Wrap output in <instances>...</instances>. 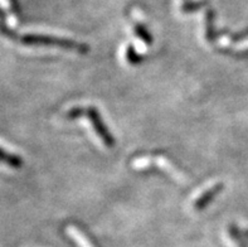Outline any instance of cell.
Masks as SVG:
<instances>
[{
	"instance_id": "cell-8",
	"label": "cell",
	"mask_w": 248,
	"mask_h": 247,
	"mask_svg": "<svg viewBox=\"0 0 248 247\" xmlns=\"http://www.w3.org/2000/svg\"><path fill=\"white\" fill-rule=\"evenodd\" d=\"M79 116H86V109H82V107H75V109H71L68 113L66 114V117L69 120L77 119Z\"/></svg>"
},
{
	"instance_id": "cell-9",
	"label": "cell",
	"mask_w": 248,
	"mask_h": 247,
	"mask_svg": "<svg viewBox=\"0 0 248 247\" xmlns=\"http://www.w3.org/2000/svg\"><path fill=\"white\" fill-rule=\"evenodd\" d=\"M72 233L75 235V238H77V240H78V242L82 245V246H83V247H91V245L88 244L87 240H85V237H83L82 235H79L78 232L72 231Z\"/></svg>"
},
{
	"instance_id": "cell-5",
	"label": "cell",
	"mask_w": 248,
	"mask_h": 247,
	"mask_svg": "<svg viewBox=\"0 0 248 247\" xmlns=\"http://www.w3.org/2000/svg\"><path fill=\"white\" fill-rule=\"evenodd\" d=\"M126 60L130 65H139L142 61V57L134 49L132 46H129L127 49H126Z\"/></svg>"
},
{
	"instance_id": "cell-6",
	"label": "cell",
	"mask_w": 248,
	"mask_h": 247,
	"mask_svg": "<svg viewBox=\"0 0 248 247\" xmlns=\"http://www.w3.org/2000/svg\"><path fill=\"white\" fill-rule=\"evenodd\" d=\"M135 32H136V34L139 35V38H141L145 43L150 44L151 42H153V39H151V35L149 34V32L146 31L144 27H141V25L136 24L135 25Z\"/></svg>"
},
{
	"instance_id": "cell-3",
	"label": "cell",
	"mask_w": 248,
	"mask_h": 247,
	"mask_svg": "<svg viewBox=\"0 0 248 247\" xmlns=\"http://www.w3.org/2000/svg\"><path fill=\"white\" fill-rule=\"evenodd\" d=\"M223 188H224L223 183H218V184L213 185L211 189H208L207 192H204V193L202 194L201 197L194 202V210L195 211L204 210L205 207L211 203V200H213L217 194H219L220 192L223 191Z\"/></svg>"
},
{
	"instance_id": "cell-4",
	"label": "cell",
	"mask_w": 248,
	"mask_h": 247,
	"mask_svg": "<svg viewBox=\"0 0 248 247\" xmlns=\"http://www.w3.org/2000/svg\"><path fill=\"white\" fill-rule=\"evenodd\" d=\"M0 162L6 164V165H9L10 168H14V169L22 168L23 165V160L20 159L18 155L4 150V149H1V148H0Z\"/></svg>"
},
{
	"instance_id": "cell-7",
	"label": "cell",
	"mask_w": 248,
	"mask_h": 247,
	"mask_svg": "<svg viewBox=\"0 0 248 247\" xmlns=\"http://www.w3.org/2000/svg\"><path fill=\"white\" fill-rule=\"evenodd\" d=\"M230 233L231 236H232V238L234 240V241L238 244V247H247V245H246V242L243 241L242 236H241V233H239L238 229H237L236 226H231L230 227Z\"/></svg>"
},
{
	"instance_id": "cell-1",
	"label": "cell",
	"mask_w": 248,
	"mask_h": 247,
	"mask_svg": "<svg viewBox=\"0 0 248 247\" xmlns=\"http://www.w3.org/2000/svg\"><path fill=\"white\" fill-rule=\"evenodd\" d=\"M22 42L28 46H53V47L66 48V49L78 50L81 53H86L88 47L86 44L77 43V42L68 41V39H62V38L48 37V35H34L29 34L22 38Z\"/></svg>"
},
{
	"instance_id": "cell-2",
	"label": "cell",
	"mask_w": 248,
	"mask_h": 247,
	"mask_svg": "<svg viewBox=\"0 0 248 247\" xmlns=\"http://www.w3.org/2000/svg\"><path fill=\"white\" fill-rule=\"evenodd\" d=\"M86 116L90 119V121H91L92 126L94 129V132H97L101 140L104 141V144L108 148H113V145H115V139H113L111 132H108V129L106 128V125H105L102 119H101L100 113L97 111V109H94V107H88V109H86Z\"/></svg>"
}]
</instances>
